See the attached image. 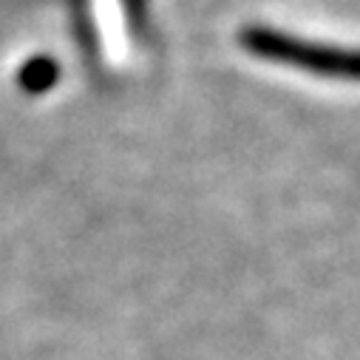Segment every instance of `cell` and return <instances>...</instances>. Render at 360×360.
Wrapping results in <instances>:
<instances>
[{
	"mask_svg": "<svg viewBox=\"0 0 360 360\" xmlns=\"http://www.w3.org/2000/svg\"><path fill=\"white\" fill-rule=\"evenodd\" d=\"M238 46L247 54L266 63L301 68L318 77H332V79H357V57L349 49L312 43L269 26H244L238 32Z\"/></svg>",
	"mask_w": 360,
	"mask_h": 360,
	"instance_id": "1",
	"label": "cell"
},
{
	"mask_svg": "<svg viewBox=\"0 0 360 360\" xmlns=\"http://www.w3.org/2000/svg\"><path fill=\"white\" fill-rule=\"evenodd\" d=\"M60 82V63L49 54H34L18 68V88L29 97L49 94Z\"/></svg>",
	"mask_w": 360,
	"mask_h": 360,
	"instance_id": "2",
	"label": "cell"
},
{
	"mask_svg": "<svg viewBox=\"0 0 360 360\" xmlns=\"http://www.w3.org/2000/svg\"><path fill=\"white\" fill-rule=\"evenodd\" d=\"M125 9H128V23L134 29V34H145V4L142 0H125Z\"/></svg>",
	"mask_w": 360,
	"mask_h": 360,
	"instance_id": "3",
	"label": "cell"
}]
</instances>
